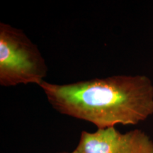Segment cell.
Here are the masks:
<instances>
[{"label":"cell","mask_w":153,"mask_h":153,"mask_svg":"<svg viewBox=\"0 0 153 153\" xmlns=\"http://www.w3.org/2000/svg\"><path fill=\"white\" fill-rule=\"evenodd\" d=\"M39 87L56 111L97 129L137 125L153 114V84L145 75H114L65 85L44 80Z\"/></svg>","instance_id":"cell-1"},{"label":"cell","mask_w":153,"mask_h":153,"mask_svg":"<svg viewBox=\"0 0 153 153\" xmlns=\"http://www.w3.org/2000/svg\"><path fill=\"white\" fill-rule=\"evenodd\" d=\"M43 55L22 30L0 23V85L39 86L47 76Z\"/></svg>","instance_id":"cell-2"},{"label":"cell","mask_w":153,"mask_h":153,"mask_svg":"<svg viewBox=\"0 0 153 153\" xmlns=\"http://www.w3.org/2000/svg\"><path fill=\"white\" fill-rule=\"evenodd\" d=\"M76 149L79 153H153V140L140 130L121 133L110 127L82 131Z\"/></svg>","instance_id":"cell-3"},{"label":"cell","mask_w":153,"mask_h":153,"mask_svg":"<svg viewBox=\"0 0 153 153\" xmlns=\"http://www.w3.org/2000/svg\"><path fill=\"white\" fill-rule=\"evenodd\" d=\"M57 153H79L78 152L77 150L75 148L73 151H72V152H57Z\"/></svg>","instance_id":"cell-4"}]
</instances>
